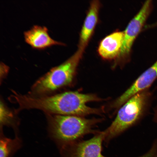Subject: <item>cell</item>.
<instances>
[{
	"mask_svg": "<svg viewBox=\"0 0 157 157\" xmlns=\"http://www.w3.org/2000/svg\"><path fill=\"white\" fill-rule=\"evenodd\" d=\"M102 100L94 94L69 91L49 96L33 97L29 105L31 109L41 110L47 114L83 117L90 114L101 115V110L89 107L86 104Z\"/></svg>",
	"mask_w": 157,
	"mask_h": 157,
	"instance_id": "1",
	"label": "cell"
},
{
	"mask_svg": "<svg viewBox=\"0 0 157 157\" xmlns=\"http://www.w3.org/2000/svg\"><path fill=\"white\" fill-rule=\"evenodd\" d=\"M48 129L51 138L60 149L81 140L89 134L95 135L100 131L95 129L103 118L87 119L70 115L47 114Z\"/></svg>",
	"mask_w": 157,
	"mask_h": 157,
	"instance_id": "2",
	"label": "cell"
},
{
	"mask_svg": "<svg viewBox=\"0 0 157 157\" xmlns=\"http://www.w3.org/2000/svg\"><path fill=\"white\" fill-rule=\"evenodd\" d=\"M153 97V93L149 88L145 89L133 95L119 108L113 121L103 131L104 143L106 146L148 113Z\"/></svg>",
	"mask_w": 157,
	"mask_h": 157,
	"instance_id": "3",
	"label": "cell"
},
{
	"mask_svg": "<svg viewBox=\"0 0 157 157\" xmlns=\"http://www.w3.org/2000/svg\"><path fill=\"white\" fill-rule=\"evenodd\" d=\"M83 51L79 49L67 60L52 68L33 85V93L42 94L54 91L72 81Z\"/></svg>",
	"mask_w": 157,
	"mask_h": 157,
	"instance_id": "4",
	"label": "cell"
},
{
	"mask_svg": "<svg viewBox=\"0 0 157 157\" xmlns=\"http://www.w3.org/2000/svg\"><path fill=\"white\" fill-rule=\"evenodd\" d=\"M153 8L151 0L146 1L136 15L131 20L124 31L123 41L117 63L123 66L130 60L132 47Z\"/></svg>",
	"mask_w": 157,
	"mask_h": 157,
	"instance_id": "5",
	"label": "cell"
},
{
	"mask_svg": "<svg viewBox=\"0 0 157 157\" xmlns=\"http://www.w3.org/2000/svg\"><path fill=\"white\" fill-rule=\"evenodd\" d=\"M104 138V132L100 131L89 140H81L61 149L60 157H106L101 153Z\"/></svg>",
	"mask_w": 157,
	"mask_h": 157,
	"instance_id": "6",
	"label": "cell"
},
{
	"mask_svg": "<svg viewBox=\"0 0 157 157\" xmlns=\"http://www.w3.org/2000/svg\"><path fill=\"white\" fill-rule=\"evenodd\" d=\"M157 78V60L141 74L131 86L113 102V106L119 109L137 93L149 88Z\"/></svg>",
	"mask_w": 157,
	"mask_h": 157,
	"instance_id": "7",
	"label": "cell"
},
{
	"mask_svg": "<svg viewBox=\"0 0 157 157\" xmlns=\"http://www.w3.org/2000/svg\"><path fill=\"white\" fill-rule=\"evenodd\" d=\"M24 35L26 42L37 49H44L54 45L64 44L52 38L48 33L47 28L44 26L34 25L25 31Z\"/></svg>",
	"mask_w": 157,
	"mask_h": 157,
	"instance_id": "8",
	"label": "cell"
},
{
	"mask_svg": "<svg viewBox=\"0 0 157 157\" xmlns=\"http://www.w3.org/2000/svg\"><path fill=\"white\" fill-rule=\"evenodd\" d=\"M124 37V31H118L105 37L98 48L100 55L104 59L117 61L121 52Z\"/></svg>",
	"mask_w": 157,
	"mask_h": 157,
	"instance_id": "9",
	"label": "cell"
},
{
	"mask_svg": "<svg viewBox=\"0 0 157 157\" xmlns=\"http://www.w3.org/2000/svg\"><path fill=\"white\" fill-rule=\"evenodd\" d=\"M100 6L98 0L91 3L80 33L78 49L84 51L92 35L98 22Z\"/></svg>",
	"mask_w": 157,
	"mask_h": 157,
	"instance_id": "10",
	"label": "cell"
},
{
	"mask_svg": "<svg viewBox=\"0 0 157 157\" xmlns=\"http://www.w3.org/2000/svg\"><path fill=\"white\" fill-rule=\"evenodd\" d=\"M21 141L17 136L13 139L1 135L0 140V157H10L21 146Z\"/></svg>",
	"mask_w": 157,
	"mask_h": 157,
	"instance_id": "11",
	"label": "cell"
},
{
	"mask_svg": "<svg viewBox=\"0 0 157 157\" xmlns=\"http://www.w3.org/2000/svg\"><path fill=\"white\" fill-rule=\"evenodd\" d=\"M1 126H13L14 116L12 112L8 109L3 103H0Z\"/></svg>",
	"mask_w": 157,
	"mask_h": 157,
	"instance_id": "12",
	"label": "cell"
},
{
	"mask_svg": "<svg viewBox=\"0 0 157 157\" xmlns=\"http://www.w3.org/2000/svg\"><path fill=\"white\" fill-rule=\"evenodd\" d=\"M140 157H157V139L148 151Z\"/></svg>",
	"mask_w": 157,
	"mask_h": 157,
	"instance_id": "13",
	"label": "cell"
},
{
	"mask_svg": "<svg viewBox=\"0 0 157 157\" xmlns=\"http://www.w3.org/2000/svg\"><path fill=\"white\" fill-rule=\"evenodd\" d=\"M154 120L157 123V104L154 109Z\"/></svg>",
	"mask_w": 157,
	"mask_h": 157,
	"instance_id": "14",
	"label": "cell"
}]
</instances>
